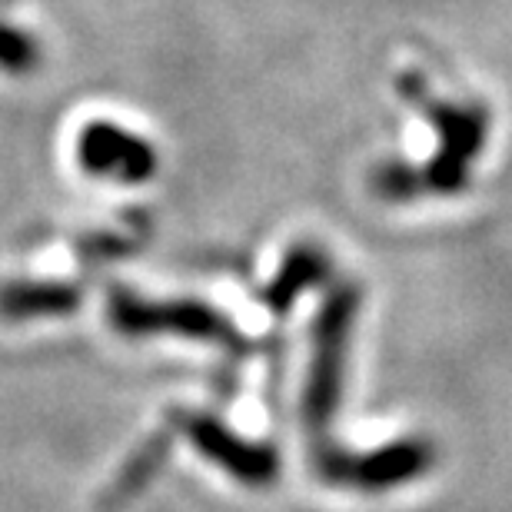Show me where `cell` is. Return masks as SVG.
Instances as JSON below:
<instances>
[{
  "label": "cell",
  "instance_id": "2",
  "mask_svg": "<svg viewBox=\"0 0 512 512\" xmlns=\"http://www.w3.org/2000/svg\"><path fill=\"white\" fill-rule=\"evenodd\" d=\"M316 459H320V473L333 483L366 489V493H383V489L406 486L423 476L433 466L436 453L426 439H396V443L363 456L323 449V453H316Z\"/></svg>",
  "mask_w": 512,
  "mask_h": 512
},
{
  "label": "cell",
  "instance_id": "5",
  "mask_svg": "<svg viewBox=\"0 0 512 512\" xmlns=\"http://www.w3.org/2000/svg\"><path fill=\"white\" fill-rule=\"evenodd\" d=\"M183 433L190 436V443L200 449L210 463L237 479L243 486H270L280 476V456L273 446H256L230 433L227 426L217 423L213 416H190L183 423Z\"/></svg>",
  "mask_w": 512,
  "mask_h": 512
},
{
  "label": "cell",
  "instance_id": "9",
  "mask_svg": "<svg viewBox=\"0 0 512 512\" xmlns=\"http://www.w3.org/2000/svg\"><path fill=\"white\" fill-rule=\"evenodd\" d=\"M167 449H170V436L167 433L153 436L150 443L130 459L124 473H120L114 493H110V503H124V499H130L133 493H140V489L150 483V476L163 466V459H167Z\"/></svg>",
  "mask_w": 512,
  "mask_h": 512
},
{
  "label": "cell",
  "instance_id": "1",
  "mask_svg": "<svg viewBox=\"0 0 512 512\" xmlns=\"http://www.w3.org/2000/svg\"><path fill=\"white\" fill-rule=\"evenodd\" d=\"M356 310H360V290L340 286V290L330 293V300L320 310V320H316L310 380H306V393H303V416L313 433L326 429L336 406H340L346 343H350Z\"/></svg>",
  "mask_w": 512,
  "mask_h": 512
},
{
  "label": "cell",
  "instance_id": "4",
  "mask_svg": "<svg viewBox=\"0 0 512 512\" xmlns=\"http://www.w3.org/2000/svg\"><path fill=\"white\" fill-rule=\"evenodd\" d=\"M426 114L443 133V150L426 173V190L453 193L466 183V170L479 150L486 147L489 114L486 107H453V104H429Z\"/></svg>",
  "mask_w": 512,
  "mask_h": 512
},
{
  "label": "cell",
  "instance_id": "7",
  "mask_svg": "<svg viewBox=\"0 0 512 512\" xmlns=\"http://www.w3.org/2000/svg\"><path fill=\"white\" fill-rule=\"evenodd\" d=\"M80 290L67 283H34L17 280L0 286V316L4 320H34V316H57L77 310Z\"/></svg>",
  "mask_w": 512,
  "mask_h": 512
},
{
  "label": "cell",
  "instance_id": "3",
  "mask_svg": "<svg viewBox=\"0 0 512 512\" xmlns=\"http://www.w3.org/2000/svg\"><path fill=\"white\" fill-rule=\"evenodd\" d=\"M110 323L120 333L130 336L177 333V336H197V340H213V343H237V333H233V326L220 313H213L210 306L193 300L153 303V300H140V296H133L127 290H114L110 293Z\"/></svg>",
  "mask_w": 512,
  "mask_h": 512
},
{
  "label": "cell",
  "instance_id": "8",
  "mask_svg": "<svg viewBox=\"0 0 512 512\" xmlns=\"http://www.w3.org/2000/svg\"><path fill=\"white\" fill-rule=\"evenodd\" d=\"M323 273H326V260L320 250H313V247L293 250L290 260L283 263V270L273 276V283H266L263 303L270 306L273 313H286L296 296L323 280Z\"/></svg>",
  "mask_w": 512,
  "mask_h": 512
},
{
  "label": "cell",
  "instance_id": "6",
  "mask_svg": "<svg viewBox=\"0 0 512 512\" xmlns=\"http://www.w3.org/2000/svg\"><path fill=\"white\" fill-rule=\"evenodd\" d=\"M80 167L90 170L94 177L120 180V183H143L157 170V153L147 140L133 137L130 130L97 120L80 130L77 140Z\"/></svg>",
  "mask_w": 512,
  "mask_h": 512
}]
</instances>
